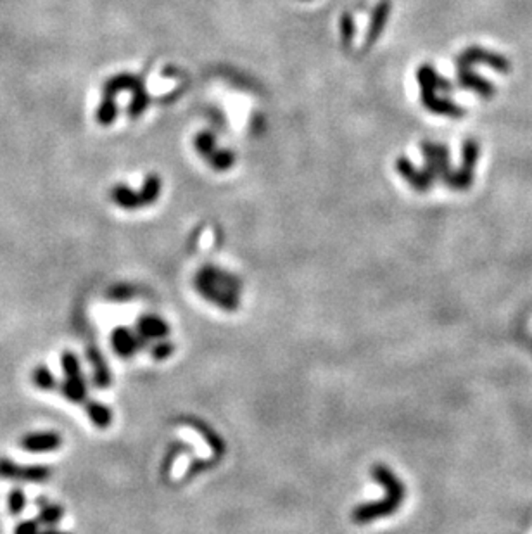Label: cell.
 Here are the masks:
<instances>
[{
  "label": "cell",
  "mask_w": 532,
  "mask_h": 534,
  "mask_svg": "<svg viewBox=\"0 0 532 534\" xmlns=\"http://www.w3.org/2000/svg\"><path fill=\"white\" fill-rule=\"evenodd\" d=\"M372 477L375 483L384 488L385 496L378 501H368V503H361L354 507L351 517H353L354 524L358 525L372 524L373 520L394 516L406 498V486L385 464H375L372 467Z\"/></svg>",
  "instance_id": "6da1fadb"
},
{
  "label": "cell",
  "mask_w": 532,
  "mask_h": 534,
  "mask_svg": "<svg viewBox=\"0 0 532 534\" xmlns=\"http://www.w3.org/2000/svg\"><path fill=\"white\" fill-rule=\"evenodd\" d=\"M193 286L201 298L225 311H235L240 306L242 282L237 275L218 267H204L197 272Z\"/></svg>",
  "instance_id": "7a4b0ae2"
},
{
  "label": "cell",
  "mask_w": 532,
  "mask_h": 534,
  "mask_svg": "<svg viewBox=\"0 0 532 534\" xmlns=\"http://www.w3.org/2000/svg\"><path fill=\"white\" fill-rule=\"evenodd\" d=\"M52 471L47 465H19L11 459H0V477L2 479H16L23 483L42 484L48 481Z\"/></svg>",
  "instance_id": "3957f363"
},
{
  "label": "cell",
  "mask_w": 532,
  "mask_h": 534,
  "mask_svg": "<svg viewBox=\"0 0 532 534\" xmlns=\"http://www.w3.org/2000/svg\"><path fill=\"white\" fill-rule=\"evenodd\" d=\"M475 64H486L498 73H510L511 70V64L505 55L493 50H486L482 47H470V49L462 52L457 59V68H472Z\"/></svg>",
  "instance_id": "277c9868"
},
{
  "label": "cell",
  "mask_w": 532,
  "mask_h": 534,
  "mask_svg": "<svg viewBox=\"0 0 532 534\" xmlns=\"http://www.w3.org/2000/svg\"><path fill=\"white\" fill-rule=\"evenodd\" d=\"M23 449L31 453H47L54 452L63 447V437L54 431H40V432H30V434L23 436L19 441Z\"/></svg>",
  "instance_id": "5b68a950"
},
{
  "label": "cell",
  "mask_w": 532,
  "mask_h": 534,
  "mask_svg": "<svg viewBox=\"0 0 532 534\" xmlns=\"http://www.w3.org/2000/svg\"><path fill=\"white\" fill-rule=\"evenodd\" d=\"M111 344L116 355L121 358H132L145 343L137 334V331H130L128 327H118L111 334Z\"/></svg>",
  "instance_id": "8992f818"
},
{
  "label": "cell",
  "mask_w": 532,
  "mask_h": 534,
  "mask_svg": "<svg viewBox=\"0 0 532 534\" xmlns=\"http://www.w3.org/2000/svg\"><path fill=\"white\" fill-rule=\"evenodd\" d=\"M457 76H458V85L467 88V90L475 92L477 95H481L482 99H493L496 94V87L489 80L482 78L481 75L474 73L472 68H457Z\"/></svg>",
  "instance_id": "52a82bcc"
},
{
  "label": "cell",
  "mask_w": 532,
  "mask_h": 534,
  "mask_svg": "<svg viewBox=\"0 0 532 534\" xmlns=\"http://www.w3.org/2000/svg\"><path fill=\"white\" fill-rule=\"evenodd\" d=\"M137 334L144 343H151V341H161L168 336L169 327L161 316L157 315H142L137 320L135 327Z\"/></svg>",
  "instance_id": "ba28073f"
},
{
  "label": "cell",
  "mask_w": 532,
  "mask_h": 534,
  "mask_svg": "<svg viewBox=\"0 0 532 534\" xmlns=\"http://www.w3.org/2000/svg\"><path fill=\"white\" fill-rule=\"evenodd\" d=\"M422 102L427 110L435 112V114H446L451 116V118H459V116L465 114V110L462 106L451 102L449 99L437 97L432 88H422Z\"/></svg>",
  "instance_id": "9c48e42d"
},
{
  "label": "cell",
  "mask_w": 532,
  "mask_h": 534,
  "mask_svg": "<svg viewBox=\"0 0 532 534\" xmlns=\"http://www.w3.org/2000/svg\"><path fill=\"white\" fill-rule=\"evenodd\" d=\"M398 170L399 173H401L403 176H405L406 180L411 183V187L417 188L418 192H427L430 188V186H432V180L427 176L425 171H420L417 170V168L411 164L408 159L406 158H401L398 161Z\"/></svg>",
  "instance_id": "30bf717a"
},
{
  "label": "cell",
  "mask_w": 532,
  "mask_h": 534,
  "mask_svg": "<svg viewBox=\"0 0 532 534\" xmlns=\"http://www.w3.org/2000/svg\"><path fill=\"white\" fill-rule=\"evenodd\" d=\"M60 393H63L66 400L73 401V403H83L85 400L88 397V389H87V383L82 375H73V377H66L60 384Z\"/></svg>",
  "instance_id": "8fae6325"
},
{
  "label": "cell",
  "mask_w": 532,
  "mask_h": 534,
  "mask_svg": "<svg viewBox=\"0 0 532 534\" xmlns=\"http://www.w3.org/2000/svg\"><path fill=\"white\" fill-rule=\"evenodd\" d=\"M36 505H38V516H36V520H38V524L46 525V528H54V525H58L60 519L64 517V508L58 503H50L48 500L38 498Z\"/></svg>",
  "instance_id": "7c38bea8"
},
{
  "label": "cell",
  "mask_w": 532,
  "mask_h": 534,
  "mask_svg": "<svg viewBox=\"0 0 532 534\" xmlns=\"http://www.w3.org/2000/svg\"><path fill=\"white\" fill-rule=\"evenodd\" d=\"M417 78L418 83H420L422 88H432V90H445V92H451L453 90V85H451L447 80L442 78L435 73L434 68H430L429 64H423L420 70L417 71Z\"/></svg>",
  "instance_id": "4fadbf2b"
},
{
  "label": "cell",
  "mask_w": 532,
  "mask_h": 534,
  "mask_svg": "<svg viewBox=\"0 0 532 534\" xmlns=\"http://www.w3.org/2000/svg\"><path fill=\"white\" fill-rule=\"evenodd\" d=\"M88 360L94 367V384L97 388H107L111 384V373H109L107 363L102 358V353L97 351L95 348L88 349Z\"/></svg>",
  "instance_id": "5bb4252c"
},
{
  "label": "cell",
  "mask_w": 532,
  "mask_h": 534,
  "mask_svg": "<svg viewBox=\"0 0 532 534\" xmlns=\"http://www.w3.org/2000/svg\"><path fill=\"white\" fill-rule=\"evenodd\" d=\"M85 412H87L88 419L92 420V424H94L97 429H107L109 425L112 424L111 408L106 407L104 403H99V401H88V403L85 405Z\"/></svg>",
  "instance_id": "9a60e30c"
},
{
  "label": "cell",
  "mask_w": 532,
  "mask_h": 534,
  "mask_svg": "<svg viewBox=\"0 0 532 534\" xmlns=\"http://www.w3.org/2000/svg\"><path fill=\"white\" fill-rule=\"evenodd\" d=\"M111 199L118 204L119 208L124 210H135V208L142 206V201H140V194L133 192L132 188L124 186H116L111 191Z\"/></svg>",
  "instance_id": "2e32d148"
},
{
  "label": "cell",
  "mask_w": 532,
  "mask_h": 534,
  "mask_svg": "<svg viewBox=\"0 0 532 534\" xmlns=\"http://www.w3.org/2000/svg\"><path fill=\"white\" fill-rule=\"evenodd\" d=\"M31 379H33L36 388L42 389V391H52V389L58 388V380H55L54 373L48 370V367H46V365L36 367Z\"/></svg>",
  "instance_id": "e0dca14e"
},
{
  "label": "cell",
  "mask_w": 532,
  "mask_h": 534,
  "mask_svg": "<svg viewBox=\"0 0 532 534\" xmlns=\"http://www.w3.org/2000/svg\"><path fill=\"white\" fill-rule=\"evenodd\" d=\"M479 154H481V147H479L477 140H467V142L463 144L462 166L470 171H475V166H477L479 161Z\"/></svg>",
  "instance_id": "ac0fdd59"
},
{
  "label": "cell",
  "mask_w": 532,
  "mask_h": 534,
  "mask_svg": "<svg viewBox=\"0 0 532 534\" xmlns=\"http://www.w3.org/2000/svg\"><path fill=\"white\" fill-rule=\"evenodd\" d=\"M116 114H118V106H116L115 99L104 95V100L100 102L99 110H97V122L104 124V127H107V124L115 122Z\"/></svg>",
  "instance_id": "d6986e66"
},
{
  "label": "cell",
  "mask_w": 532,
  "mask_h": 534,
  "mask_svg": "<svg viewBox=\"0 0 532 534\" xmlns=\"http://www.w3.org/2000/svg\"><path fill=\"white\" fill-rule=\"evenodd\" d=\"M159 191H161L159 178H157V176H149L147 182H145V186L142 188V192H140L142 206H147V204L154 203V201L157 199V196H159Z\"/></svg>",
  "instance_id": "ffe728a7"
},
{
  "label": "cell",
  "mask_w": 532,
  "mask_h": 534,
  "mask_svg": "<svg viewBox=\"0 0 532 534\" xmlns=\"http://www.w3.org/2000/svg\"><path fill=\"white\" fill-rule=\"evenodd\" d=\"M7 507H9L11 516H21L24 507H26V496L21 488H14L9 491L7 496Z\"/></svg>",
  "instance_id": "44dd1931"
},
{
  "label": "cell",
  "mask_w": 532,
  "mask_h": 534,
  "mask_svg": "<svg viewBox=\"0 0 532 534\" xmlns=\"http://www.w3.org/2000/svg\"><path fill=\"white\" fill-rule=\"evenodd\" d=\"M60 363H63V370L66 377L82 375V365H80L78 356L71 351H64L60 356Z\"/></svg>",
  "instance_id": "7402d4cb"
},
{
  "label": "cell",
  "mask_w": 532,
  "mask_h": 534,
  "mask_svg": "<svg viewBox=\"0 0 532 534\" xmlns=\"http://www.w3.org/2000/svg\"><path fill=\"white\" fill-rule=\"evenodd\" d=\"M387 9H389V2H382L381 7L377 9V19H373V21H372V30H370V35H368L370 42H373L375 37L381 33L382 26H384V21L387 18V13H389Z\"/></svg>",
  "instance_id": "603a6c76"
},
{
  "label": "cell",
  "mask_w": 532,
  "mask_h": 534,
  "mask_svg": "<svg viewBox=\"0 0 532 534\" xmlns=\"http://www.w3.org/2000/svg\"><path fill=\"white\" fill-rule=\"evenodd\" d=\"M173 351H175V346H173V343H169V341H166V339L157 341V343L151 349L152 358L159 360V361L169 358V356L173 355Z\"/></svg>",
  "instance_id": "cb8c5ba5"
},
{
  "label": "cell",
  "mask_w": 532,
  "mask_h": 534,
  "mask_svg": "<svg viewBox=\"0 0 532 534\" xmlns=\"http://www.w3.org/2000/svg\"><path fill=\"white\" fill-rule=\"evenodd\" d=\"M38 525L40 524L36 519L23 520V522H19V524L14 528V534H38L40 533Z\"/></svg>",
  "instance_id": "d4e9b609"
},
{
  "label": "cell",
  "mask_w": 532,
  "mask_h": 534,
  "mask_svg": "<svg viewBox=\"0 0 532 534\" xmlns=\"http://www.w3.org/2000/svg\"><path fill=\"white\" fill-rule=\"evenodd\" d=\"M109 296H111V298H116V299H121V301H123V299L130 298V296H132V291H130V289H128L127 286H121V287L112 289V291L109 292Z\"/></svg>",
  "instance_id": "484cf974"
},
{
  "label": "cell",
  "mask_w": 532,
  "mask_h": 534,
  "mask_svg": "<svg viewBox=\"0 0 532 534\" xmlns=\"http://www.w3.org/2000/svg\"><path fill=\"white\" fill-rule=\"evenodd\" d=\"M38 534H71V533H66V531H59V529L55 528H47L46 531H40Z\"/></svg>",
  "instance_id": "4316f807"
}]
</instances>
